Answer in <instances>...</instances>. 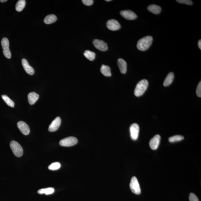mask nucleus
<instances>
[{
    "label": "nucleus",
    "instance_id": "f257e3e1",
    "mask_svg": "<svg viewBox=\"0 0 201 201\" xmlns=\"http://www.w3.org/2000/svg\"><path fill=\"white\" fill-rule=\"evenodd\" d=\"M153 41V38L151 36H147L139 40L138 41L137 47L140 50L145 51L148 50L151 46Z\"/></svg>",
    "mask_w": 201,
    "mask_h": 201
},
{
    "label": "nucleus",
    "instance_id": "f03ea898",
    "mask_svg": "<svg viewBox=\"0 0 201 201\" xmlns=\"http://www.w3.org/2000/svg\"><path fill=\"white\" fill-rule=\"evenodd\" d=\"M148 82L146 79H142L138 83L135 89V96L137 97L142 96L145 93L148 86Z\"/></svg>",
    "mask_w": 201,
    "mask_h": 201
},
{
    "label": "nucleus",
    "instance_id": "7ed1b4c3",
    "mask_svg": "<svg viewBox=\"0 0 201 201\" xmlns=\"http://www.w3.org/2000/svg\"><path fill=\"white\" fill-rule=\"evenodd\" d=\"M10 146L14 155L16 157H21L23 153L22 147L16 141L13 140L10 142Z\"/></svg>",
    "mask_w": 201,
    "mask_h": 201
},
{
    "label": "nucleus",
    "instance_id": "20e7f679",
    "mask_svg": "<svg viewBox=\"0 0 201 201\" xmlns=\"http://www.w3.org/2000/svg\"><path fill=\"white\" fill-rule=\"evenodd\" d=\"M130 189L133 193L136 194H139L141 193V189L138 181L135 176H133L130 184Z\"/></svg>",
    "mask_w": 201,
    "mask_h": 201
},
{
    "label": "nucleus",
    "instance_id": "39448f33",
    "mask_svg": "<svg viewBox=\"0 0 201 201\" xmlns=\"http://www.w3.org/2000/svg\"><path fill=\"white\" fill-rule=\"evenodd\" d=\"M78 140L76 138L74 137H69L61 140L59 144L63 146L69 147L76 145Z\"/></svg>",
    "mask_w": 201,
    "mask_h": 201
},
{
    "label": "nucleus",
    "instance_id": "423d86ee",
    "mask_svg": "<svg viewBox=\"0 0 201 201\" xmlns=\"http://www.w3.org/2000/svg\"><path fill=\"white\" fill-rule=\"evenodd\" d=\"M130 136L133 140H136L139 136V127L138 124L133 123L130 126Z\"/></svg>",
    "mask_w": 201,
    "mask_h": 201
},
{
    "label": "nucleus",
    "instance_id": "0eeeda50",
    "mask_svg": "<svg viewBox=\"0 0 201 201\" xmlns=\"http://www.w3.org/2000/svg\"><path fill=\"white\" fill-rule=\"evenodd\" d=\"M93 43L94 46L101 51L105 52L108 50L107 44L103 41L95 39L93 40Z\"/></svg>",
    "mask_w": 201,
    "mask_h": 201
},
{
    "label": "nucleus",
    "instance_id": "6e6552de",
    "mask_svg": "<svg viewBox=\"0 0 201 201\" xmlns=\"http://www.w3.org/2000/svg\"><path fill=\"white\" fill-rule=\"evenodd\" d=\"M107 26L108 29L113 31L119 30L121 28L119 22L114 19L109 20L107 22Z\"/></svg>",
    "mask_w": 201,
    "mask_h": 201
},
{
    "label": "nucleus",
    "instance_id": "1a4fd4ad",
    "mask_svg": "<svg viewBox=\"0 0 201 201\" xmlns=\"http://www.w3.org/2000/svg\"><path fill=\"white\" fill-rule=\"evenodd\" d=\"M61 123L60 117H58L52 121L49 127V131L50 132L56 131L59 129Z\"/></svg>",
    "mask_w": 201,
    "mask_h": 201
},
{
    "label": "nucleus",
    "instance_id": "9d476101",
    "mask_svg": "<svg viewBox=\"0 0 201 201\" xmlns=\"http://www.w3.org/2000/svg\"><path fill=\"white\" fill-rule=\"evenodd\" d=\"M161 140V136L159 134L156 135L152 138L149 142L150 148L153 150H156L158 147Z\"/></svg>",
    "mask_w": 201,
    "mask_h": 201
},
{
    "label": "nucleus",
    "instance_id": "9b49d317",
    "mask_svg": "<svg viewBox=\"0 0 201 201\" xmlns=\"http://www.w3.org/2000/svg\"><path fill=\"white\" fill-rule=\"evenodd\" d=\"M120 13L123 18L127 20H133L137 17L136 14L130 10H122Z\"/></svg>",
    "mask_w": 201,
    "mask_h": 201
},
{
    "label": "nucleus",
    "instance_id": "f8f14e48",
    "mask_svg": "<svg viewBox=\"0 0 201 201\" xmlns=\"http://www.w3.org/2000/svg\"><path fill=\"white\" fill-rule=\"evenodd\" d=\"M17 126L21 132L25 135H27L30 133V128L25 122L23 121H19L18 122Z\"/></svg>",
    "mask_w": 201,
    "mask_h": 201
},
{
    "label": "nucleus",
    "instance_id": "ddd939ff",
    "mask_svg": "<svg viewBox=\"0 0 201 201\" xmlns=\"http://www.w3.org/2000/svg\"><path fill=\"white\" fill-rule=\"evenodd\" d=\"M22 64L24 70L28 74L31 75L34 74V69L33 67L29 65L27 60L25 59H23L22 60Z\"/></svg>",
    "mask_w": 201,
    "mask_h": 201
},
{
    "label": "nucleus",
    "instance_id": "4468645a",
    "mask_svg": "<svg viewBox=\"0 0 201 201\" xmlns=\"http://www.w3.org/2000/svg\"><path fill=\"white\" fill-rule=\"evenodd\" d=\"M117 64L121 72L123 74H125L127 70L126 62L124 59L120 58L118 60Z\"/></svg>",
    "mask_w": 201,
    "mask_h": 201
},
{
    "label": "nucleus",
    "instance_id": "2eb2a0df",
    "mask_svg": "<svg viewBox=\"0 0 201 201\" xmlns=\"http://www.w3.org/2000/svg\"><path fill=\"white\" fill-rule=\"evenodd\" d=\"M39 95L35 92H31L28 95V99L30 105H33L36 102L39 98Z\"/></svg>",
    "mask_w": 201,
    "mask_h": 201
},
{
    "label": "nucleus",
    "instance_id": "dca6fc26",
    "mask_svg": "<svg viewBox=\"0 0 201 201\" xmlns=\"http://www.w3.org/2000/svg\"><path fill=\"white\" fill-rule=\"evenodd\" d=\"M100 71L104 76L109 77L111 75V69L110 67L108 66L103 64L101 67Z\"/></svg>",
    "mask_w": 201,
    "mask_h": 201
},
{
    "label": "nucleus",
    "instance_id": "f3484780",
    "mask_svg": "<svg viewBox=\"0 0 201 201\" xmlns=\"http://www.w3.org/2000/svg\"><path fill=\"white\" fill-rule=\"evenodd\" d=\"M148 10L149 11L155 14H158L160 13L161 8L159 6L155 5V4H151L148 6Z\"/></svg>",
    "mask_w": 201,
    "mask_h": 201
},
{
    "label": "nucleus",
    "instance_id": "a211bd4d",
    "mask_svg": "<svg viewBox=\"0 0 201 201\" xmlns=\"http://www.w3.org/2000/svg\"><path fill=\"white\" fill-rule=\"evenodd\" d=\"M174 73L173 72H170L167 76L164 82V85L165 87L168 86L170 85L174 80Z\"/></svg>",
    "mask_w": 201,
    "mask_h": 201
},
{
    "label": "nucleus",
    "instance_id": "6ab92c4d",
    "mask_svg": "<svg viewBox=\"0 0 201 201\" xmlns=\"http://www.w3.org/2000/svg\"><path fill=\"white\" fill-rule=\"evenodd\" d=\"M57 19V18L56 16L54 15L50 14L46 17L44 18V21L45 24H49L56 22Z\"/></svg>",
    "mask_w": 201,
    "mask_h": 201
},
{
    "label": "nucleus",
    "instance_id": "aec40b11",
    "mask_svg": "<svg viewBox=\"0 0 201 201\" xmlns=\"http://www.w3.org/2000/svg\"><path fill=\"white\" fill-rule=\"evenodd\" d=\"M54 191V188H49L41 189L38 190V193L39 194H45L46 195H49L53 194Z\"/></svg>",
    "mask_w": 201,
    "mask_h": 201
},
{
    "label": "nucleus",
    "instance_id": "412c9836",
    "mask_svg": "<svg viewBox=\"0 0 201 201\" xmlns=\"http://www.w3.org/2000/svg\"><path fill=\"white\" fill-rule=\"evenodd\" d=\"M26 4L25 0H19L17 2L16 4V10L17 11L21 12L23 10Z\"/></svg>",
    "mask_w": 201,
    "mask_h": 201
},
{
    "label": "nucleus",
    "instance_id": "4be33fe9",
    "mask_svg": "<svg viewBox=\"0 0 201 201\" xmlns=\"http://www.w3.org/2000/svg\"><path fill=\"white\" fill-rule=\"evenodd\" d=\"M84 56L90 61L94 60L96 58V54L94 52L90 51V50H86L84 52Z\"/></svg>",
    "mask_w": 201,
    "mask_h": 201
},
{
    "label": "nucleus",
    "instance_id": "5701e85b",
    "mask_svg": "<svg viewBox=\"0 0 201 201\" xmlns=\"http://www.w3.org/2000/svg\"><path fill=\"white\" fill-rule=\"evenodd\" d=\"M1 97H2L3 100L9 106L12 107H14V102L13 100H12L8 96H6L5 95H3L1 96Z\"/></svg>",
    "mask_w": 201,
    "mask_h": 201
},
{
    "label": "nucleus",
    "instance_id": "b1692460",
    "mask_svg": "<svg viewBox=\"0 0 201 201\" xmlns=\"http://www.w3.org/2000/svg\"><path fill=\"white\" fill-rule=\"evenodd\" d=\"M184 139V137L183 136L181 135H175L172 136L169 138V141L170 142L173 143L176 142H179L182 140Z\"/></svg>",
    "mask_w": 201,
    "mask_h": 201
},
{
    "label": "nucleus",
    "instance_id": "393cba45",
    "mask_svg": "<svg viewBox=\"0 0 201 201\" xmlns=\"http://www.w3.org/2000/svg\"><path fill=\"white\" fill-rule=\"evenodd\" d=\"M1 45L3 49H5L9 48L10 43L7 38L4 37L1 40Z\"/></svg>",
    "mask_w": 201,
    "mask_h": 201
},
{
    "label": "nucleus",
    "instance_id": "a878e982",
    "mask_svg": "<svg viewBox=\"0 0 201 201\" xmlns=\"http://www.w3.org/2000/svg\"><path fill=\"white\" fill-rule=\"evenodd\" d=\"M61 167V164L59 162H55L52 163L49 166L48 168L51 170H56L59 169Z\"/></svg>",
    "mask_w": 201,
    "mask_h": 201
},
{
    "label": "nucleus",
    "instance_id": "bb28decb",
    "mask_svg": "<svg viewBox=\"0 0 201 201\" xmlns=\"http://www.w3.org/2000/svg\"><path fill=\"white\" fill-rule=\"evenodd\" d=\"M3 53L4 54V56L7 59H10L11 57V54L9 48L3 49Z\"/></svg>",
    "mask_w": 201,
    "mask_h": 201
},
{
    "label": "nucleus",
    "instance_id": "cd10ccee",
    "mask_svg": "<svg viewBox=\"0 0 201 201\" xmlns=\"http://www.w3.org/2000/svg\"><path fill=\"white\" fill-rule=\"evenodd\" d=\"M176 1L180 4H185L188 5H191L193 4L192 1L190 0H177Z\"/></svg>",
    "mask_w": 201,
    "mask_h": 201
},
{
    "label": "nucleus",
    "instance_id": "c85d7f7f",
    "mask_svg": "<svg viewBox=\"0 0 201 201\" xmlns=\"http://www.w3.org/2000/svg\"><path fill=\"white\" fill-rule=\"evenodd\" d=\"M190 201H199L198 198L194 193H191L189 195Z\"/></svg>",
    "mask_w": 201,
    "mask_h": 201
},
{
    "label": "nucleus",
    "instance_id": "c756f323",
    "mask_svg": "<svg viewBox=\"0 0 201 201\" xmlns=\"http://www.w3.org/2000/svg\"><path fill=\"white\" fill-rule=\"evenodd\" d=\"M196 94L198 96L201 97V82H199L196 89Z\"/></svg>",
    "mask_w": 201,
    "mask_h": 201
},
{
    "label": "nucleus",
    "instance_id": "7c9ffc66",
    "mask_svg": "<svg viewBox=\"0 0 201 201\" xmlns=\"http://www.w3.org/2000/svg\"><path fill=\"white\" fill-rule=\"evenodd\" d=\"M82 2L85 5L90 6L93 4V0H82Z\"/></svg>",
    "mask_w": 201,
    "mask_h": 201
},
{
    "label": "nucleus",
    "instance_id": "2f4dec72",
    "mask_svg": "<svg viewBox=\"0 0 201 201\" xmlns=\"http://www.w3.org/2000/svg\"><path fill=\"white\" fill-rule=\"evenodd\" d=\"M198 46L199 47V48H200V49H201V40H199V41L198 42Z\"/></svg>",
    "mask_w": 201,
    "mask_h": 201
},
{
    "label": "nucleus",
    "instance_id": "473e14b6",
    "mask_svg": "<svg viewBox=\"0 0 201 201\" xmlns=\"http://www.w3.org/2000/svg\"><path fill=\"white\" fill-rule=\"evenodd\" d=\"M7 1V0H0V2L1 3H4Z\"/></svg>",
    "mask_w": 201,
    "mask_h": 201
},
{
    "label": "nucleus",
    "instance_id": "72a5a7b5",
    "mask_svg": "<svg viewBox=\"0 0 201 201\" xmlns=\"http://www.w3.org/2000/svg\"><path fill=\"white\" fill-rule=\"evenodd\" d=\"M105 1H111V0H106Z\"/></svg>",
    "mask_w": 201,
    "mask_h": 201
}]
</instances>
